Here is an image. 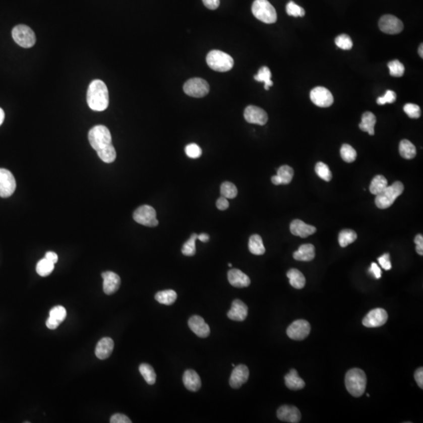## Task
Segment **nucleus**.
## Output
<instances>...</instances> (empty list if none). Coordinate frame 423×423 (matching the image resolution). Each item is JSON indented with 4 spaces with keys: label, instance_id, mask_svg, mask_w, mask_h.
I'll use <instances>...</instances> for the list:
<instances>
[{
    "label": "nucleus",
    "instance_id": "5701e85b",
    "mask_svg": "<svg viewBox=\"0 0 423 423\" xmlns=\"http://www.w3.org/2000/svg\"><path fill=\"white\" fill-rule=\"evenodd\" d=\"M290 231L295 236L307 237L312 235L317 231L316 227L307 224L300 220H295L290 224Z\"/></svg>",
    "mask_w": 423,
    "mask_h": 423
},
{
    "label": "nucleus",
    "instance_id": "1a4fd4ad",
    "mask_svg": "<svg viewBox=\"0 0 423 423\" xmlns=\"http://www.w3.org/2000/svg\"><path fill=\"white\" fill-rule=\"evenodd\" d=\"M184 91L190 97L201 98L206 97L209 93V85L205 79L193 78L185 83Z\"/></svg>",
    "mask_w": 423,
    "mask_h": 423
},
{
    "label": "nucleus",
    "instance_id": "4d7b16f0",
    "mask_svg": "<svg viewBox=\"0 0 423 423\" xmlns=\"http://www.w3.org/2000/svg\"><path fill=\"white\" fill-rule=\"evenodd\" d=\"M370 271L371 272L373 273V274H374L375 278H377V279H379V278H381V270H380V268H379V266H378L377 264H376V263H373V264H372V266H371Z\"/></svg>",
    "mask_w": 423,
    "mask_h": 423
},
{
    "label": "nucleus",
    "instance_id": "13d9d810",
    "mask_svg": "<svg viewBox=\"0 0 423 423\" xmlns=\"http://www.w3.org/2000/svg\"><path fill=\"white\" fill-rule=\"evenodd\" d=\"M45 258L49 260V261H50L51 263H53V264H56L58 260L57 255L53 253V252H48V253H46Z\"/></svg>",
    "mask_w": 423,
    "mask_h": 423
},
{
    "label": "nucleus",
    "instance_id": "052dcab7",
    "mask_svg": "<svg viewBox=\"0 0 423 423\" xmlns=\"http://www.w3.org/2000/svg\"><path fill=\"white\" fill-rule=\"evenodd\" d=\"M4 118H5V113L4 110L0 107V126L2 125L4 123Z\"/></svg>",
    "mask_w": 423,
    "mask_h": 423
},
{
    "label": "nucleus",
    "instance_id": "e2e57ef3",
    "mask_svg": "<svg viewBox=\"0 0 423 423\" xmlns=\"http://www.w3.org/2000/svg\"><path fill=\"white\" fill-rule=\"evenodd\" d=\"M228 266H229V267H232V264H229Z\"/></svg>",
    "mask_w": 423,
    "mask_h": 423
},
{
    "label": "nucleus",
    "instance_id": "6ab92c4d",
    "mask_svg": "<svg viewBox=\"0 0 423 423\" xmlns=\"http://www.w3.org/2000/svg\"><path fill=\"white\" fill-rule=\"evenodd\" d=\"M188 326L195 335L200 338H206L210 334V329L205 320L199 315H194L188 321Z\"/></svg>",
    "mask_w": 423,
    "mask_h": 423
},
{
    "label": "nucleus",
    "instance_id": "6e6552de",
    "mask_svg": "<svg viewBox=\"0 0 423 423\" xmlns=\"http://www.w3.org/2000/svg\"><path fill=\"white\" fill-rule=\"evenodd\" d=\"M134 220L146 227H155L158 225L156 218V211L148 205L140 206L134 213Z\"/></svg>",
    "mask_w": 423,
    "mask_h": 423
},
{
    "label": "nucleus",
    "instance_id": "4be33fe9",
    "mask_svg": "<svg viewBox=\"0 0 423 423\" xmlns=\"http://www.w3.org/2000/svg\"><path fill=\"white\" fill-rule=\"evenodd\" d=\"M227 278L229 283L235 288H246L251 284V280L249 276L238 269L230 270L227 274Z\"/></svg>",
    "mask_w": 423,
    "mask_h": 423
},
{
    "label": "nucleus",
    "instance_id": "6e6d98bb",
    "mask_svg": "<svg viewBox=\"0 0 423 423\" xmlns=\"http://www.w3.org/2000/svg\"><path fill=\"white\" fill-rule=\"evenodd\" d=\"M205 7H207L209 10L217 9L220 6V0H202Z\"/></svg>",
    "mask_w": 423,
    "mask_h": 423
},
{
    "label": "nucleus",
    "instance_id": "58836bf2",
    "mask_svg": "<svg viewBox=\"0 0 423 423\" xmlns=\"http://www.w3.org/2000/svg\"><path fill=\"white\" fill-rule=\"evenodd\" d=\"M340 155L342 160L348 163L354 162L356 158V151L349 144H343L340 150Z\"/></svg>",
    "mask_w": 423,
    "mask_h": 423
},
{
    "label": "nucleus",
    "instance_id": "7c9ffc66",
    "mask_svg": "<svg viewBox=\"0 0 423 423\" xmlns=\"http://www.w3.org/2000/svg\"><path fill=\"white\" fill-rule=\"evenodd\" d=\"M155 299L160 304L164 305H172L175 303L177 298V294L176 291L172 289L165 290V291H158L155 294Z\"/></svg>",
    "mask_w": 423,
    "mask_h": 423
},
{
    "label": "nucleus",
    "instance_id": "f257e3e1",
    "mask_svg": "<svg viewBox=\"0 0 423 423\" xmlns=\"http://www.w3.org/2000/svg\"><path fill=\"white\" fill-rule=\"evenodd\" d=\"M89 141L92 148L97 151L99 158L105 162L111 163L116 158V151L112 144V138L108 129L98 125L90 130Z\"/></svg>",
    "mask_w": 423,
    "mask_h": 423
},
{
    "label": "nucleus",
    "instance_id": "20e7f679",
    "mask_svg": "<svg viewBox=\"0 0 423 423\" xmlns=\"http://www.w3.org/2000/svg\"><path fill=\"white\" fill-rule=\"evenodd\" d=\"M404 189V185L400 181H396L390 186L386 187L383 192L376 195L375 200L376 206L381 209L390 207L394 203L397 197L402 195Z\"/></svg>",
    "mask_w": 423,
    "mask_h": 423
},
{
    "label": "nucleus",
    "instance_id": "a878e982",
    "mask_svg": "<svg viewBox=\"0 0 423 423\" xmlns=\"http://www.w3.org/2000/svg\"><path fill=\"white\" fill-rule=\"evenodd\" d=\"M315 257V248L311 244H304L293 253V258L298 261L309 262Z\"/></svg>",
    "mask_w": 423,
    "mask_h": 423
},
{
    "label": "nucleus",
    "instance_id": "0eeeda50",
    "mask_svg": "<svg viewBox=\"0 0 423 423\" xmlns=\"http://www.w3.org/2000/svg\"><path fill=\"white\" fill-rule=\"evenodd\" d=\"M12 37L17 44L23 48H31L35 44L36 37L32 28L25 25H18L12 30Z\"/></svg>",
    "mask_w": 423,
    "mask_h": 423
},
{
    "label": "nucleus",
    "instance_id": "f3484780",
    "mask_svg": "<svg viewBox=\"0 0 423 423\" xmlns=\"http://www.w3.org/2000/svg\"><path fill=\"white\" fill-rule=\"evenodd\" d=\"M278 419L286 422L298 423L301 420V413L295 406L283 405L277 411Z\"/></svg>",
    "mask_w": 423,
    "mask_h": 423
},
{
    "label": "nucleus",
    "instance_id": "473e14b6",
    "mask_svg": "<svg viewBox=\"0 0 423 423\" xmlns=\"http://www.w3.org/2000/svg\"><path fill=\"white\" fill-rule=\"evenodd\" d=\"M388 186V182L385 176L382 175H377L373 178V180L371 182L369 190H370L371 193L373 195H379L380 192H383V190Z\"/></svg>",
    "mask_w": 423,
    "mask_h": 423
},
{
    "label": "nucleus",
    "instance_id": "7ed1b4c3",
    "mask_svg": "<svg viewBox=\"0 0 423 423\" xmlns=\"http://www.w3.org/2000/svg\"><path fill=\"white\" fill-rule=\"evenodd\" d=\"M346 390L353 397H360L366 391L367 377L360 369H352L348 371L345 377Z\"/></svg>",
    "mask_w": 423,
    "mask_h": 423
},
{
    "label": "nucleus",
    "instance_id": "37998d69",
    "mask_svg": "<svg viewBox=\"0 0 423 423\" xmlns=\"http://www.w3.org/2000/svg\"><path fill=\"white\" fill-rule=\"evenodd\" d=\"M388 68L390 69V76L397 78L402 77L404 76L405 69H404V65L398 60H393L389 62Z\"/></svg>",
    "mask_w": 423,
    "mask_h": 423
},
{
    "label": "nucleus",
    "instance_id": "cd10ccee",
    "mask_svg": "<svg viewBox=\"0 0 423 423\" xmlns=\"http://www.w3.org/2000/svg\"><path fill=\"white\" fill-rule=\"evenodd\" d=\"M376 124V115L370 111H366L362 114L361 122L359 124V128L363 132H367L369 135L373 136L375 134Z\"/></svg>",
    "mask_w": 423,
    "mask_h": 423
},
{
    "label": "nucleus",
    "instance_id": "b1692460",
    "mask_svg": "<svg viewBox=\"0 0 423 423\" xmlns=\"http://www.w3.org/2000/svg\"><path fill=\"white\" fill-rule=\"evenodd\" d=\"M114 349V341L111 338L105 337L100 339L95 349V354L100 360L108 358Z\"/></svg>",
    "mask_w": 423,
    "mask_h": 423
},
{
    "label": "nucleus",
    "instance_id": "c03bdc74",
    "mask_svg": "<svg viewBox=\"0 0 423 423\" xmlns=\"http://www.w3.org/2000/svg\"><path fill=\"white\" fill-rule=\"evenodd\" d=\"M335 43L338 47L344 50H349L353 47V42L351 38L346 34H342L335 38Z\"/></svg>",
    "mask_w": 423,
    "mask_h": 423
},
{
    "label": "nucleus",
    "instance_id": "f03ea898",
    "mask_svg": "<svg viewBox=\"0 0 423 423\" xmlns=\"http://www.w3.org/2000/svg\"><path fill=\"white\" fill-rule=\"evenodd\" d=\"M86 100L90 108L95 111H103L108 107L109 94L107 86L100 79L90 83L87 90Z\"/></svg>",
    "mask_w": 423,
    "mask_h": 423
},
{
    "label": "nucleus",
    "instance_id": "c9c22d12",
    "mask_svg": "<svg viewBox=\"0 0 423 423\" xmlns=\"http://www.w3.org/2000/svg\"><path fill=\"white\" fill-rule=\"evenodd\" d=\"M281 185H288L291 183L294 176V171L291 167L288 165H282L280 167L277 174Z\"/></svg>",
    "mask_w": 423,
    "mask_h": 423
},
{
    "label": "nucleus",
    "instance_id": "dca6fc26",
    "mask_svg": "<svg viewBox=\"0 0 423 423\" xmlns=\"http://www.w3.org/2000/svg\"><path fill=\"white\" fill-rule=\"evenodd\" d=\"M250 377V370L245 365H239L234 367L230 378V386L232 388L238 389L248 381Z\"/></svg>",
    "mask_w": 423,
    "mask_h": 423
},
{
    "label": "nucleus",
    "instance_id": "393cba45",
    "mask_svg": "<svg viewBox=\"0 0 423 423\" xmlns=\"http://www.w3.org/2000/svg\"><path fill=\"white\" fill-rule=\"evenodd\" d=\"M183 382L185 387L190 391H198L202 386L200 376L195 371L192 369L185 371L183 376Z\"/></svg>",
    "mask_w": 423,
    "mask_h": 423
},
{
    "label": "nucleus",
    "instance_id": "bb28decb",
    "mask_svg": "<svg viewBox=\"0 0 423 423\" xmlns=\"http://www.w3.org/2000/svg\"><path fill=\"white\" fill-rule=\"evenodd\" d=\"M284 382L289 390H302L305 387V382L299 377L295 369H291L290 373L284 376Z\"/></svg>",
    "mask_w": 423,
    "mask_h": 423
},
{
    "label": "nucleus",
    "instance_id": "49530a36",
    "mask_svg": "<svg viewBox=\"0 0 423 423\" xmlns=\"http://www.w3.org/2000/svg\"><path fill=\"white\" fill-rule=\"evenodd\" d=\"M404 111L411 118H418L421 115V109L417 104H411V103L406 104L404 106Z\"/></svg>",
    "mask_w": 423,
    "mask_h": 423
},
{
    "label": "nucleus",
    "instance_id": "f8f14e48",
    "mask_svg": "<svg viewBox=\"0 0 423 423\" xmlns=\"http://www.w3.org/2000/svg\"><path fill=\"white\" fill-rule=\"evenodd\" d=\"M17 184L11 171L0 169V197L9 198L15 192Z\"/></svg>",
    "mask_w": 423,
    "mask_h": 423
},
{
    "label": "nucleus",
    "instance_id": "9b49d317",
    "mask_svg": "<svg viewBox=\"0 0 423 423\" xmlns=\"http://www.w3.org/2000/svg\"><path fill=\"white\" fill-rule=\"evenodd\" d=\"M311 330V325L308 321L303 319L297 320L288 326L287 329V335L290 339L301 341L308 337Z\"/></svg>",
    "mask_w": 423,
    "mask_h": 423
},
{
    "label": "nucleus",
    "instance_id": "ea45409f",
    "mask_svg": "<svg viewBox=\"0 0 423 423\" xmlns=\"http://www.w3.org/2000/svg\"><path fill=\"white\" fill-rule=\"evenodd\" d=\"M220 193L226 199H233L237 195V187L230 182H224L220 187Z\"/></svg>",
    "mask_w": 423,
    "mask_h": 423
},
{
    "label": "nucleus",
    "instance_id": "a19ab883",
    "mask_svg": "<svg viewBox=\"0 0 423 423\" xmlns=\"http://www.w3.org/2000/svg\"><path fill=\"white\" fill-rule=\"evenodd\" d=\"M198 239V234H192L189 240H187L182 247V253L187 257H193L196 253L195 241Z\"/></svg>",
    "mask_w": 423,
    "mask_h": 423
},
{
    "label": "nucleus",
    "instance_id": "c756f323",
    "mask_svg": "<svg viewBox=\"0 0 423 423\" xmlns=\"http://www.w3.org/2000/svg\"><path fill=\"white\" fill-rule=\"evenodd\" d=\"M249 250L250 253L257 256H261L265 253L266 250L263 239L259 234H253L250 237L249 240Z\"/></svg>",
    "mask_w": 423,
    "mask_h": 423
},
{
    "label": "nucleus",
    "instance_id": "09e8293b",
    "mask_svg": "<svg viewBox=\"0 0 423 423\" xmlns=\"http://www.w3.org/2000/svg\"><path fill=\"white\" fill-rule=\"evenodd\" d=\"M397 100V94L393 90H387L383 97L377 99V104L384 105L386 104H392Z\"/></svg>",
    "mask_w": 423,
    "mask_h": 423
},
{
    "label": "nucleus",
    "instance_id": "4468645a",
    "mask_svg": "<svg viewBox=\"0 0 423 423\" xmlns=\"http://www.w3.org/2000/svg\"><path fill=\"white\" fill-rule=\"evenodd\" d=\"M311 101L320 107H329L334 102L333 96L328 89L318 86L311 92Z\"/></svg>",
    "mask_w": 423,
    "mask_h": 423
},
{
    "label": "nucleus",
    "instance_id": "a18cd8bd",
    "mask_svg": "<svg viewBox=\"0 0 423 423\" xmlns=\"http://www.w3.org/2000/svg\"><path fill=\"white\" fill-rule=\"evenodd\" d=\"M286 12L289 16L295 17V18L296 17H301L302 18V17H304L306 13L305 10L303 7H299V6L297 5L296 4L292 2V1H290L287 4Z\"/></svg>",
    "mask_w": 423,
    "mask_h": 423
},
{
    "label": "nucleus",
    "instance_id": "8fccbe9b",
    "mask_svg": "<svg viewBox=\"0 0 423 423\" xmlns=\"http://www.w3.org/2000/svg\"><path fill=\"white\" fill-rule=\"evenodd\" d=\"M378 260H379V264L386 271H390V269L392 268L391 263H390V254L389 253H386V254L383 255L382 257L378 259Z\"/></svg>",
    "mask_w": 423,
    "mask_h": 423
},
{
    "label": "nucleus",
    "instance_id": "e433bc0d",
    "mask_svg": "<svg viewBox=\"0 0 423 423\" xmlns=\"http://www.w3.org/2000/svg\"><path fill=\"white\" fill-rule=\"evenodd\" d=\"M357 235L353 230H342L339 234V243L341 247L345 248L356 240Z\"/></svg>",
    "mask_w": 423,
    "mask_h": 423
},
{
    "label": "nucleus",
    "instance_id": "5fc2aeb1",
    "mask_svg": "<svg viewBox=\"0 0 423 423\" xmlns=\"http://www.w3.org/2000/svg\"><path fill=\"white\" fill-rule=\"evenodd\" d=\"M414 379L416 381L417 384L419 386L420 388H423V369L419 368L417 369L416 372L414 373Z\"/></svg>",
    "mask_w": 423,
    "mask_h": 423
},
{
    "label": "nucleus",
    "instance_id": "603ef678",
    "mask_svg": "<svg viewBox=\"0 0 423 423\" xmlns=\"http://www.w3.org/2000/svg\"><path fill=\"white\" fill-rule=\"evenodd\" d=\"M216 207H217L218 209H220V210H226L229 207L228 201L224 197H220L216 201Z\"/></svg>",
    "mask_w": 423,
    "mask_h": 423
},
{
    "label": "nucleus",
    "instance_id": "c85d7f7f",
    "mask_svg": "<svg viewBox=\"0 0 423 423\" xmlns=\"http://www.w3.org/2000/svg\"><path fill=\"white\" fill-rule=\"evenodd\" d=\"M287 277L289 279L290 284L296 289L304 288L306 278L304 274L297 269L291 268L287 272Z\"/></svg>",
    "mask_w": 423,
    "mask_h": 423
},
{
    "label": "nucleus",
    "instance_id": "aec40b11",
    "mask_svg": "<svg viewBox=\"0 0 423 423\" xmlns=\"http://www.w3.org/2000/svg\"><path fill=\"white\" fill-rule=\"evenodd\" d=\"M67 317V311L62 306H56L49 311V317L46 320V325L48 329H56Z\"/></svg>",
    "mask_w": 423,
    "mask_h": 423
},
{
    "label": "nucleus",
    "instance_id": "ddd939ff",
    "mask_svg": "<svg viewBox=\"0 0 423 423\" xmlns=\"http://www.w3.org/2000/svg\"><path fill=\"white\" fill-rule=\"evenodd\" d=\"M388 320V314L383 308H376L364 318L362 324L367 328H378L383 326Z\"/></svg>",
    "mask_w": 423,
    "mask_h": 423
},
{
    "label": "nucleus",
    "instance_id": "2eb2a0df",
    "mask_svg": "<svg viewBox=\"0 0 423 423\" xmlns=\"http://www.w3.org/2000/svg\"><path fill=\"white\" fill-rule=\"evenodd\" d=\"M244 117L248 123L260 126L265 125L268 121L267 112L257 106H248L244 111Z\"/></svg>",
    "mask_w": 423,
    "mask_h": 423
},
{
    "label": "nucleus",
    "instance_id": "680f3d73",
    "mask_svg": "<svg viewBox=\"0 0 423 423\" xmlns=\"http://www.w3.org/2000/svg\"><path fill=\"white\" fill-rule=\"evenodd\" d=\"M422 49H423V45L421 44V45H420L419 49H418V54H419V56H421V58L423 57Z\"/></svg>",
    "mask_w": 423,
    "mask_h": 423
},
{
    "label": "nucleus",
    "instance_id": "2f4dec72",
    "mask_svg": "<svg viewBox=\"0 0 423 423\" xmlns=\"http://www.w3.org/2000/svg\"><path fill=\"white\" fill-rule=\"evenodd\" d=\"M400 155L405 159H412L416 155V148L411 141L403 140L399 145Z\"/></svg>",
    "mask_w": 423,
    "mask_h": 423
},
{
    "label": "nucleus",
    "instance_id": "3c124183",
    "mask_svg": "<svg viewBox=\"0 0 423 423\" xmlns=\"http://www.w3.org/2000/svg\"><path fill=\"white\" fill-rule=\"evenodd\" d=\"M110 422L111 423H131L132 421L125 415V414H113L112 416H111V419H110Z\"/></svg>",
    "mask_w": 423,
    "mask_h": 423
},
{
    "label": "nucleus",
    "instance_id": "412c9836",
    "mask_svg": "<svg viewBox=\"0 0 423 423\" xmlns=\"http://www.w3.org/2000/svg\"><path fill=\"white\" fill-rule=\"evenodd\" d=\"M247 305L240 299H235L232 303L231 308L227 313V317L236 322H243L248 316Z\"/></svg>",
    "mask_w": 423,
    "mask_h": 423
},
{
    "label": "nucleus",
    "instance_id": "4c0bfd02",
    "mask_svg": "<svg viewBox=\"0 0 423 423\" xmlns=\"http://www.w3.org/2000/svg\"><path fill=\"white\" fill-rule=\"evenodd\" d=\"M53 269H54V264L51 263L46 258L39 260L38 262L37 266H36V271H37L38 274L42 276V277H46V276L49 275L51 273L53 272Z\"/></svg>",
    "mask_w": 423,
    "mask_h": 423
},
{
    "label": "nucleus",
    "instance_id": "de8ad7c7",
    "mask_svg": "<svg viewBox=\"0 0 423 423\" xmlns=\"http://www.w3.org/2000/svg\"><path fill=\"white\" fill-rule=\"evenodd\" d=\"M185 153L189 158H199L202 155V151L198 144L193 143V144H190L186 146Z\"/></svg>",
    "mask_w": 423,
    "mask_h": 423
},
{
    "label": "nucleus",
    "instance_id": "79ce46f5",
    "mask_svg": "<svg viewBox=\"0 0 423 423\" xmlns=\"http://www.w3.org/2000/svg\"><path fill=\"white\" fill-rule=\"evenodd\" d=\"M315 172L320 178L323 180L329 182L332 179V173L329 167L323 162H319L315 165Z\"/></svg>",
    "mask_w": 423,
    "mask_h": 423
},
{
    "label": "nucleus",
    "instance_id": "9d476101",
    "mask_svg": "<svg viewBox=\"0 0 423 423\" xmlns=\"http://www.w3.org/2000/svg\"><path fill=\"white\" fill-rule=\"evenodd\" d=\"M379 27L382 32L389 35H397L404 29L402 21L391 14L383 15L379 20Z\"/></svg>",
    "mask_w": 423,
    "mask_h": 423
},
{
    "label": "nucleus",
    "instance_id": "f704fd0d",
    "mask_svg": "<svg viewBox=\"0 0 423 423\" xmlns=\"http://www.w3.org/2000/svg\"><path fill=\"white\" fill-rule=\"evenodd\" d=\"M139 371L141 376L144 377L148 384H155V381H156V373L150 365L141 364L139 367Z\"/></svg>",
    "mask_w": 423,
    "mask_h": 423
},
{
    "label": "nucleus",
    "instance_id": "a211bd4d",
    "mask_svg": "<svg viewBox=\"0 0 423 423\" xmlns=\"http://www.w3.org/2000/svg\"><path fill=\"white\" fill-rule=\"evenodd\" d=\"M102 278L104 279L103 289L104 293L112 295L118 291L121 284V278L118 274L112 271H106L102 274Z\"/></svg>",
    "mask_w": 423,
    "mask_h": 423
},
{
    "label": "nucleus",
    "instance_id": "864d4df0",
    "mask_svg": "<svg viewBox=\"0 0 423 423\" xmlns=\"http://www.w3.org/2000/svg\"><path fill=\"white\" fill-rule=\"evenodd\" d=\"M414 243L416 245V252L420 256L423 255V237L421 234H418L414 238Z\"/></svg>",
    "mask_w": 423,
    "mask_h": 423
},
{
    "label": "nucleus",
    "instance_id": "bf43d9fd",
    "mask_svg": "<svg viewBox=\"0 0 423 423\" xmlns=\"http://www.w3.org/2000/svg\"><path fill=\"white\" fill-rule=\"evenodd\" d=\"M198 239L201 240L202 243H207L208 240H209V235L206 233H202V234L198 235Z\"/></svg>",
    "mask_w": 423,
    "mask_h": 423
},
{
    "label": "nucleus",
    "instance_id": "423d86ee",
    "mask_svg": "<svg viewBox=\"0 0 423 423\" xmlns=\"http://www.w3.org/2000/svg\"><path fill=\"white\" fill-rule=\"evenodd\" d=\"M252 12L255 18L264 23L274 24L278 19L276 10L267 0H255Z\"/></svg>",
    "mask_w": 423,
    "mask_h": 423
},
{
    "label": "nucleus",
    "instance_id": "39448f33",
    "mask_svg": "<svg viewBox=\"0 0 423 423\" xmlns=\"http://www.w3.org/2000/svg\"><path fill=\"white\" fill-rule=\"evenodd\" d=\"M206 62L209 67L216 72H226L234 66L232 56L220 50H212L206 56Z\"/></svg>",
    "mask_w": 423,
    "mask_h": 423
},
{
    "label": "nucleus",
    "instance_id": "72a5a7b5",
    "mask_svg": "<svg viewBox=\"0 0 423 423\" xmlns=\"http://www.w3.org/2000/svg\"><path fill=\"white\" fill-rule=\"evenodd\" d=\"M256 81L263 82L264 83V88L266 90H269L270 87L273 86V82L271 81V72L268 68L264 66L259 70L258 74L254 76Z\"/></svg>",
    "mask_w": 423,
    "mask_h": 423
}]
</instances>
